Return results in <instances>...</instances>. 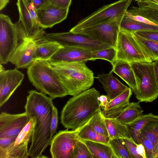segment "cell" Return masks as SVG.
I'll use <instances>...</instances> for the list:
<instances>
[{"instance_id":"obj_1","label":"cell","mask_w":158,"mask_h":158,"mask_svg":"<svg viewBox=\"0 0 158 158\" xmlns=\"http://www.w3.org/2000/svg\"><path fill=\"white\" fill-rule=\"evenodd\" d=\"M28 93L25 106V112L31 118L34 117L36 120L28 150L29 155L31 158H47L42 154L50 145L53 137L51 130L54 106L53 99L36 90H30Z\"/></svg>"},{"instance_id":"obj_2","label":"cell","mask_w":158,"mask_h":158,"mask_svg":"<svg viewBox=\"0 0 158 158\" xmlns=\"http://www.w3.org/2000/svg\"><path fill=\"white\" fill-rule=\"evenodd\" d=\"M100 93L94 88L69 99L61 113L60 122L67 129L76 130L87 123L101 110L98 98Z\"/></svg>"},{"instance_id":"obj_3","label":"cell","mask_w":158,"mask_h":158,"mask_svg":"<svg viewBox=\"0 0 158 158\" xmlns=\"http://www.w3.org/2000/svg\"><path fill=\"white\" fill-rule=\"evenodd\" d=\"M48 61L66 89L68 95H77L89 89L93 84L94 73L87 67L85 62Z\"/></svg>"},{"instance_id":"obj_4","label":"cell","mask_w":158,"mask_h":158,"mask_svg":"<svg viewBox=\"0 0 158 158\" xmlns=\"http://www.w3.org/2000/svg\"><path fill=\"white\" fill-rule=\"evenodd\" d=\"M27 73L33 86L52 99L68 95L66 89L48 60H35L27 68Z\"/></svg>"},{"instance_id":"obj_5","label":"cell","mask_w":158,"mask_h":158,"mask_svg":"<svg viewBox=\"0 0 158 158\" xmlns=\"http://www.w3.org/2000/svg\"><path fill=\"white\" fill-rule=\"evenodd\" d=\"M135 76L137 89L133 92L139 102H150L158 97V86L152 62L130 63Z\"/></svg>"},{"instance_id":"obj_6","label":"cell","mask_w":158,"mask_h":158,"mask_svg":"<svg viewBox=\"0 0 158 158\" xmlns=\"http://www.w3.org/2000/svg\"><path fill=\"white\" fill-rule=\"evenodd\" d=\"M132 0H119L104 6L80 21L69 31L79 33L83 30L116 17H124Z\"/></svg>"},{"instance_id":"obj_7","label":"cell","mask_w":158,"mask_h":158,"mask_svg":"<svg viewBox=\"0 0 158 158\" xmlns=\"http://www.w3.org/2000/svg\"><path fill=\"white\" fill-rule=\"evenodd\" d=\"M25 39L7 15H0V64H5L18 46Z\"/></svg>"},{"instance_id":"obj_8","label":"cell","mask_w":158,"mask_h":158,"mask_svg":"<svg viewBox=\"0 0 158 158\" xmlns=\"http://www.w3.org/2000/svg\"><path fill=\"white\" fill-rule=\"evenodd\" d=\"M19 13L17 29L25 38L33 39L46 33L40 26L37 10L30 0H17Z\"/></svg>"},{"instance_id":"obj_9","label":"cell","mask_w":158,"mask_h":158,"mask_svg":"<svg viewBox=\"0 0 158 158\" xmlns=\"http://www.w3.org/2000/svg\"><path fill=\"white\" fill-rule=\"evenodd\" d=\"M45 35L47 39L57 42L63 47H77L87 49L92 51L111 47L108 44L81 33L69 31L46 33Z\"/></svg>"},{"instance_id":"obj_10","label":"cell","mask_w":158,"mask_h":158,"mask_svg":"<svg viewBox=\"0 0 158 158\" xmlns=\"http://www.w3.org/2000/svg\"><path fill=\"white\" fill-rule=\"evenodd\" d=\"M115 48V61L121 60L130 63L149 62L131 32L120 29Z\"/></svg>"},{"instance_id":"obj_11","label":"cell","mask_w":158,"mask_h":158,"mask_svg":"<svg viewBox=\"0 0 158 158\" xmlns=\"http://www.w3.org/2000/svg\"><path fill=\"white\" fill-rule=\"evenodd\" d=\"M124 17L114 18L86 28L78 33L86 35L115 48L120 31V24Z\"/></svg>"},{"instance_id":"obj_12","label":"cell","mask_w":158,"mask_h":158,"mask_svg":"<svg viewBox=\"0 0 158 158\" xmlns=\"http://www.w3.org/2000/svg\"><path fill=\"white\" fill-rule=\"evenodd\" d=\"M82 127L76 130L59 131L53 137L50 152L52 158H72L73 150Z\"/></svg>"},{"instance_id":"obj_13","label":"cell","mask_w":158,"mask_h":158,"mask_svg":"<svg viewBox=\"0 0 158 158\" xmlns=\"http://www.w3.org/2000/svg\"><path fill=\"white\" fill-rule=\"evenodd\" d=\"M31 118L18 135L15 142L5 148H0V158L29 157L28 145L31 138L36 121L34 117Z\"/></svg>"},{"instance_id":"obj_14","label":"cell","mask_w":158,"mask_h":158,"mask_svg":"<svg viewBox=\"0 0 158 158\" xmlns=\"http://www.w3.org/2000/svg\"><path fill=\"white\" fill-rule=\"evenodd\" d=\"M37 46L33 39L25 38L11 55L9 62L17 69L27 68L37 60Z\"/></svg>"},{"instance_id":"obj_15","label":"cell","mask_w":158,"mask_h":158,"mask_svg":"<svg viewBox=\"0 0 158 158\" xmlns=\"http://www.w3.org/2000/svg\"><path fill=\"white\" fill-rule=\"evenodd\" d=\"M31 118L25 112L17 114L2 112L0 114V138L17 136Z\"/></svg>"},{"instance_id":"obj_16","label":"cell","mask_w":158,"mask_h":158,"mask_svg":"<svg viewBox=\"0 0 158 158\" xmlns=\"http://www.w3.org/2000/svg\"><path fill=\"white\" fill-rule=\"evenodd\" d=\"M24 77V74L16 68L0 71V107L20 85Z\"/></svg>"},{"instance_id":"obj_17","label":"cell","mask_w":158,"mask_h":158,"mask_svg":"<svg viewBox=\"0 0 158 158\" xmlns=\"http://www.w3.org/2000/svg\"><path fill=\"white\" fill-rule=\"evenodd\" d=\"M69 8H62L51 4L37 10L40 27L44 29L51 28L67 18Z\"/></svg>"},{"instance_id":"obj_18","label":"cell","mask_w":158,"mask_h":158,"mask_svg":"<svg viewBox=\"0 0 158 158\" xmlns=\"http://www.w3.org/2000/svg\"><path fill=\"white\" fill-rule=\"evenodd\" d=\"M92 51L77 47H63L48 60L51 61L73 62L91 60Z\"/></svg>"},{"instance_id":"obj_19","label":"cell","mask_w":158,"mask_h":158,"mask_svg":"<svg viewBox=\"0 0 158 158\" xmlns=\"http://www.w3.org/2000/svg\"><path fill=\"white\" fill-rule=\"evenodd\" d=\"M113 72L111 70L107 74H98L95 77L102 85L109 101L122 94L128 88L114 76Z\"/></svg>"},{"instance_id":"obj_20","label":"cell","mask_w":158,"mask_h":158,"mask_svg":"<svg viewBox=\"0 0 158 158\" xmlns=\"http://www.w3.org/2000/svg\"><path fill=\"white\" fill-rule=\"evenodd\" d=\"M143 111L139 102H129L127 106L120 110L104 114L106 117L115 118L121 123L126 125L143 115Z\"/></svg>"},{"instance_id":"obj_21","label":"cell","mask_w":158,"mask_h":158,"mask_svg":"<svg viewBox=\"0 0 158 158\" xmlns=\"http://www.w3.org/2000/svg\"><path fill=\"white\" fill-rule=\"evenodd\" d=\"M33 39L37 46V60H48L63 47L57 42L47 39L45 35Z\"/></svg>"},{"instance_id":"obj_22","label":"cell","mask_w":158,"mask_h":158,"mask_svg":"<svg viewBox=\"0 0 158 158\" xmlns=\"http://www.w3.org/2000/svg\"><path fill=\"white\" fill-rule=\"evenodd\" d=\"M112 66L113 72L122 79L133 92L137 89V84L134 71L130 63L123 60H116Z\"/></svg>"},{"instance_id":"obj_23","label":"cell","mask_w":158,"mask_h":158,"mask_svg":"<svg viewBox=\"0 0 158 158\" xmlns=\"http://www.w3.org/2000/svg\"><path fill=\"white\" fill-rule=\"evenodd\" d=\"M158 120V116L152 113L143 114L132 122L126 125L130 137L137 144L140 143L139 136L141 130L150 122Z\"/></svg>"},{"instance_id":"obj_24","label":"cell","mask_w":158,"mask_h":158,"mask_svg":"<svg viewBox=\"0 0 158 158\" xmlns=\"http://www.w3.org/2000/svg\"><path fill=\"white\" fill-rule=\"evenodd\" d=\"M131 33L148 62L158 61V41L148 40L136 35L134 32Z\"/></svg>"},{"instance_id":"obj_25","label":"cell","mask_w":158,"mask_h":158,"mask_svg":"<svg viewBox=\"0 0 158 158\" xmlns=\"http://www.w3.org/2000/svg\"><path fill=\"white\" fill-rule=\"evenodd\" d=\"M132 91L128 87L122 94L109 101L105 108L103 110L104 114L112 113L120 110L125 107L129 103Z\"/></svg>"},{"instance_id":"obj_26","label":"cell","mask_w":158,"mask_h":158,"mask_svg":"<svg viewBox=\"0 0 158 158\" xmlns=\"http://www.w3.org/2000/svg\"><path fill=\"white\" fill-rule=\"evenodd\" d=\"M81 140L87 146L93 158H116L109 144Z\"/></svg>"},{"instance_id":"obj_27","label":"cell","mask_w":158,"mask_h":158,"mask_svg":"<svg viewBox=\"0 0 158 158\" xmlns=\"http://www.w3.org/2000/svg\"><path fill=\"white\" fill-rule=\"evenodd\" d=\"M105 121L110 139L131 137L127 126L113 118L105 117Z\"/></svg>"},{"instance_id":"obj_28","label":"cell","mask_w":158,"mask_h":158,"mask_svg":"<svg viewBox=\"0 0 158 158\" xmlns=\"http://www.w3.org/2000/svg\"><path fill=\"white\" fill-rule=\"evenodd\" d=\"M120 29L131 32L139 31H158V26L135 21L125 15L121 22Z\"/></svg>"},{"instance_id":"obj_29","label":"cell","mask_w":158,"mask_h":158,"mask_svg":"<svg viewBox=\"0 0 158 158\" xmlns=\"http://www.w3.org/2000/svg\"><path fill=\"white\" fill-rule=\"evenodd\" d=\"M78 136L79 139L109 144V137L101 135L94 130L89 124L88 122L82 126Z\"/></svg>"},{"instance_id":"obj_30","label":"cell","mask_w":158,"mask_h":158,"mask_svg":"<svg viewBox=\"0 0 158 158\" xmlns=\"http://www.w3.org/2000/svg\"><path fill=\"white\" fill-rule=\"evenodd\" d=\"M139 135L144 137L152 143L156 155L158 150V120L150 122L141 130Z\"/></svg>"},{"instance_id":"obj_31","label":"cell","mask_w":158,"mask_h":158,"mask_svg":"<svg viewBox=\"0 0 158 158\" xmlns=\"http://www.w3.org/2000/svg\"><path fill=\"white\" fill-rule=\"evenodd\" d=\"M89 124L100 134L109 137L105 121V116L101 110L95 114L88 122Z\"/></svg>"},{"instance_id":"obj_32","label":"cell","mask_w":158,"mask_h":158,"mask_svg":"<svg viewBox=\"0 0 158 158\" xmlns=\"http://www.w3.org/2000/svg\"><path fill=\"white\" fill-rule=\"evenodd\" d=\"M109 144L116 158H132L121 138L110 139Z\"/></svg>"},{"instance_id":"obj_33","label":"cell","mask_w":158,"mask_h":158,"mask_svg":"<svg viewBox=\"0 0 158 158\" xmlns=\"http://www.w3.org/2000/svg\"><path fill=\"white\" fill-rule=\"evenodd\" d=\"M116 51L115 48L110 47L106 49L92 51L91 60L103 59L110 62L112 65L115 60Z\"/></svg>"},{"instance_id":"obj_34","label":"cell","mask_w":158,"mask_h":158,"mask_svg":"<svg viewBox=\"0 0 158 158\" xmlns=\"http://www.w3.org/2000/svg\"><path fill=\"white\" fill-rule=\"evenodd\" d=\"M127 11L133 15H139L148 19L152 21L158 25V11L150 9L132 7Z\"/></svg>"},{"instance_id":"obj_35","label":"cell","mask_w":158,"mask_h":158,"mask_svg":"<svg viewBox=\"0 0 158 158\" xmlns=\"http://www.w3.org/2000/svg\"><path fill=\"white\" fill-rule=\"evenodd\" d=\"M72 158H93L86 144L79 139L74 147Z\"/></svg>"},{"instance_id":"obj_36","label":"cell","mask_w":158,"mask_h":158,"mask_svg":"<svg viewBox=\"0 0 158 158\" xmlns=\"http://www.w3.org/2000/svg\"><path fill=\"white\" fill-rule=\"evenodd\" d=\"M121 139L132 158H142L137 152V147L138 144L131 137H126Z\"/></svg>"},{"instance_id":"obj_37","label":"cell","mask_w":158,"mask_h":158,"mask_svg":"<svg viewBox=\"0 0 158 158\" xmlns=\"http://www.w3.org/2000/svg\"><path fill=\"white\" fill-rule=\"evenodd\" d=\"M140 143L144 146L146 153L147 158H156V155L152 142L146 138L141 135L139 136Z\"/></svg>"},{"instance_id":"obj_38","label":"cell","mask_w":158,"mask_h":158,"mask_svg":"<svg viewBox=\"0 0 158 158\" xmlns=\"http://www.w3.org/2000/svg\"><path fill=\"white\" fill-rule=\"evenodd\" d=\"M137 4L138 7L158 11V2L154 0H141Z\"/></svg>"},{"instance_id":"obj_39","label":"cell","mask_w":158,"mask_h":158,"mask_svg":"<svg viewBox=\"0 0 158 158\" xmlns=\"http://www.w3.org/2000/svg\"><path fill=\"white\" fill-rule=\"evenodd\" d=\"M134 33L136 35L144 38L158 41V31H139Z\"/></svg>"},{"instance_id":"obj_40","label":"cell","mask_w":158,"mask_h":158,"mask_svg":"<svg viewBox=\"0 0 158 158\" xmlns=\"http://www.w3.org/2000/svg\"><path fill=\"white\" fill-rule=\"evenodd\" d=\"M58 114L57 109L54 106L53 108L51 130V135L53 136L56 132L58 124Z\"/></svg>"},{"instance_id":"obj_41","label":"cell","mask_w":158,"mask_h":158,"mask_svg":"<svg viewBox=\"0 0 158 158\" xmlns=\"http://www.w3.org/2000/svg\"><path fill=\"white\" fill-rule=\"evenodd\" d=\"M50 4L62 8H69L72 0H48Z\"/></svg>"},{"instance_id":"obj_42","label":"cell","mask_w":158,"mask_h":158,"mask_svg":"<svg viewBox=\"0 0 158 158\" xmlns=\"http://www.w3.org/2000/svg\"><path fill=\"white\" fill-rule=\"evenodd\" d=\"M17 137L11 136L0 138V148L4 149L9 146L15 142Z\"/></svg>"},{"instance_id":"obj_43","label":"cell","mask_w":158,"mask_h":158,"mask_svg":"<svg viewBox=\"0 0 158 158\" xmlns=\"http://www.w3.org/2000/svg\"><path fill=\"white\" fill-rule=\"evenodd\" d=\"M36 10L50 4L48 0H30Z\"/></svg>"},{"instance_id":"obj_44","label":"cell","mask_w":158,"mask_h":158,"mask_svg":"<svg viewBox=\"0 0 158 158\" xmlns=\"http://www.w3.org/2000/svg\"><path fill=\"white\" fill-rule=\"evenodd\" d=\"M98 99L100 103V105L103 110L106 108L109 101L107 95H101L98 98Z\"/></svg>"},{"instance_id":"obj_45","label":"cell","mask_w":158,"mask_h":158,"mask_svg":"<svg viewBox=\"0 0 158 158\" xmlns=\"http://www.w3.org/2000/svg\"><path fill=\"white\" fill-rule=\"evenodd\" d=\"M137 152L138 154L142 158H147L145 148L142 143L138 144L137 147Z\"/></svg>"},{"instance_id":"obj_46","label":"cell","mask_w":158,"mask_h":158,"mask_svg":"<svg viewBox=\"0 0 158 158\" xmlns=\"http://www.w3.org/2000/svg\"><path fill=\"white\" fill-rule=\"evenodd\" d=\"M156 82L158 86V61L153 62Z\"/></svg>"},{"instance_id":"obj_47","label":"cell","mask_w":158,"mask_h":158,"mask_svg":"<svg viewBox=\"0 0 158 158\" xmlns=\"http://www.w3.org/2000/svg\"><path fill=\"white\" fill-rule=\"evenodd\" d=\"M9 0H0V10L3 9L9 3Z\"/></svg>"},{"instance_id":"obj_48","label":"cell","mask_w":158,"mask_h":158,"mask_svg":"<svg viewBox=\"0 0 158 158\" xmlns=\"http://www.w3.org/2000/svg\"><path fill=\"white\" fill-rule=\"evenodd\" d=\"M156 158H158V151H157V155H156Z\"/></svg>"},{"instance_id":"obj_49","label":"cell","mask_w":158,"mask_h":158,"mask_svg":"<svg viewBox=\"0 0 158 158\" xmlns=\"http://www.w3.org/2000/svg\"><path fill=\"white\" fill-rule=\"evenodd\" d=\"M135 1H137V2H139L141 1V0H135Z\"/></svg>"},{"instance_id":"obj_50","label":"cell","mask_w":158,"mask_h":158,"mask_svg":"<svg viewBox=\"0 0 158 158\" xmlns=\"http://www.w3.org/2000/svg\"><path fill=\"white\" fill-rule=\"evenodd\" d=\"M154 0L156 1L157 2H158V0Z\"/></svg>"}]
</instances>
